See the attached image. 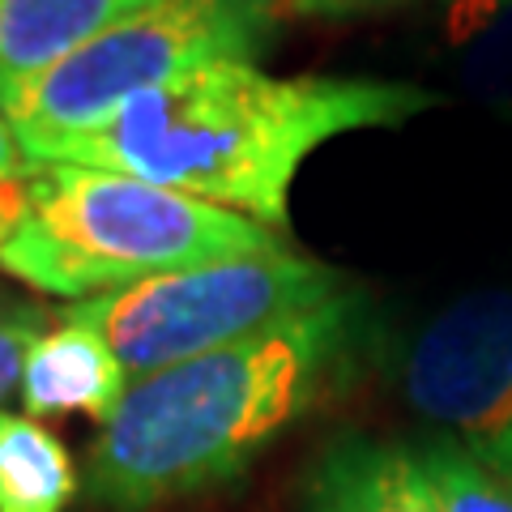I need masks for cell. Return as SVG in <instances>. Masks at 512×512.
<instances>
[{"instance_id":"6da1fadb","label":"cell","mask_w":512,"mask_h":512,"mask_svg":"<svg viewBox=\"0 0 512 512\" xmlns=\"http://www.w3.org/2000/svg\"><path fill=\"white\" fill-rule=\"evenodd\" d=\"M427 107L436 99L406 82L274 77L252 60H214L128 99L90 133L35 146L30 158L120 171L274 231L286 227V197L312 150Z\"/></svg>"},{"instance_id":"7a4b0ae2","label":"cell","mask_w":512,"mask_h":512,"mask_svg":"<svg viewBox=\"0 0 512 512\" xmlns=\"http://www.w3.org/2000/svg\"><path fill=\"white\" fill-rule=\"evenodd\" d=\"M346 333L338 295L248 342L133 380L90 448V500L111 512H150L231 483L308 410Z\"/></svg>"},{"instance_id":"3957f363","label":"cell","mask_w":512,"mask_h":512,"mask_svg":"<svg viewBox=\"0 0 512 512\" xmlns=\"http://www.w3.org/2000/svg\"><path fill=\"white\" fill-rule=\"evenodd\" d=\"M278 248L256 218L188 192L77 163H35L30 205L0 269L43 295H107L141 278Z\"/></svg>"},{"instance_id":"277c9868","label":"cell","mask_w":512,"mask_h":512,"mask_svg":"<svg viewBox=\"0 0 512 512\" xmlns=\"http://www.w3.org/2000/svg\"><path fill=\"white\" fill-rule=\"evenodd\" d=\"M338 299V274L308 256L269 248L141 278L73 303L64 320L94 329L128 380L248 342Z\"/></svg>"},{"instance_id":"5b68a950","label":"cell","mask_w":512,"mask_h":512,"mask_svg":"<svg viewBox=\"0 0 512 512\" xmlns=\"http://www.w3.org/2000/svg\"><path fill=\"white\" fill-rule=\"evenodd\" d=\"M278 0H150L35 77L0 111L22 150L99 128L111 111L214 60H252L274 35Z\"/></svg>"},{"instance_id":"8992f818","label":"cell","mask_w":512,"mask_h":512,"mask_svg":"<svg viewBox=\"0 0 512 512\" xmlns=\"http://www.w3.org/2000/svg\"><path fill=\"white\" fill-rule=\"evenodd\" d=\"M406 402L466 453L512 478V291L466 295L414 338Z\"/></svg>"},{"instance_id":"52a82bcc","label":"cell","mask_w":512,"mask_h":512,"mask_svg":"<svg viewBox=\"0 0 512 512\" xmlns=\"http://www.w3.org/2000/svg\"><path fill=\"white\" fill-rule=\"evenodd\" d=\"M128 372L94 329L64 320L39 333L22 359V406L35 414H90L107 423L128 393Z\"/></svg>"},{"instance_id":"ba28073f","label":"cell","mask_w":512,"mask_h":512,"mask_svg":"<svg viewBox=\"0 0 512 512\" xmlns=\"http://www.w3.org/2000/svg\"><path fill=\"white\" fill-rule=\"evenodd\" d=\"M150 0H0V107Z\"/></svg>"},{"instance_id":"9c48e42d","label":"cell","mask_w":512,"mask_h":512,"mask_svg":"<svg viewBox=\"0 0 512 512\" xmlns=\"http://www.w3.org/2000/svg\"><path fill=\"white\" fill-rule=\"evenodd\" d=\"M308 512H440L419 453L397 444L342 440L320 461Z\"/></svg>"},{"instance_id":"30bf717a","label":"cell","mask_w":512,"mask_h":512,"mask_svg":"<svg viewBox=\"0 0 512 512\" xmlns=\"http://www.w3.org/2000/svg\"><path fill=\"white\" fill-rule=\"evenodd\" d=\"M73 495L77 470L56 431L0 410V512H64Z\"/></svg>"},{"instance_id":"8fae6325","label":"cell","mask_w":512,"mask_h":512,"mask_svg":"<svg viewBox=\"0 0 512 512\" xmlns=\"http://www.w3.org/2000/svg\"><path fill=\"white\" fill-rule=\"evenodd\" d=\"M419 461L440 512H512V478L483 466L457 440H431Z\"/></svg>"},{"instance_id":"7c38bea8","label":"cell","mask_w":512,"mask_h":512,"mask_svg":"<svg viewBox=\"0 0 512 512\" xmlns=\"http://www.w3.org/2000/svg\"><path fill=\"white\" fill-rule=\"evenodd\" d=\"M30 180H35V158L22 150L9 116L0 111V244L18 231L30 205Z\"/></svg>"},{"instance_id":"4fadbf2b","label":"cell","mask_w":512,"mask_h":512,"mask_svg":"<svg viewBox=\"0 0 512 512\" xmlns=\"http://www.w3.org/2000/svg\"><path fill=\"white\" fill-rule=\"evenodd\" d=\"M39 325H43L39 312H18V316H9L5 325H0V402H5V397L18 389L26 350L43 333Z\"/></svg>"},{"instance_id":"5bb4252c","label":"cell","mask_w":512,"mask_h":512,"mask_svg":"<svg viewBox=\"0 0 512 512\" xmlns=\"http://www.w3.org/2000/svg\"><path fill=\"white\" fill-rule=\"evenodd\" d=\"M291 13L303 18H342V13H359V9H384V5H402V0H286Z\"/></svg>"},{"instance_id":"9a60e30c","label":"cell","mask_w":512,"mask_h":512,"mask_svg":"<svg viewBox=\"0 0 512 512\" xmlns=\"http://www.w3.org/2000/svg\"><path fill=\"white\" fill-rule=\"evenodd\" d=\"M0 325H5V320H0Z\"/></svg>"}]
</instances>
